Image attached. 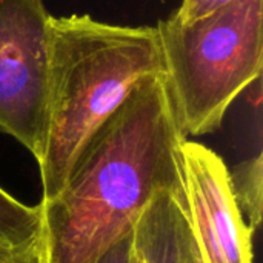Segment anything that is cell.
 Instances as JSON below:
<instances>
[{
    "mask_svg": "<svg viewBox=\"0 0 263 263\" xmlns=\"http://www.w3.org/2000/svg\"><path fill=\"white\" fill-rule=\"evenodd\" d=\"M42 234L40 206H28L0 188V245L20 247Z\"/></svg>",
    "mask_w": 263,
    "mask_h": 263,
    "instance_id": "52a82bcc",
    "label": "cell"
},
{
    "mask_svg": "<svg viewBox=\"0 0 263 263\" xmlns=\"http://www.w3.org/2000/svg\"><path fill=\"white\" fill-rule=\"evenodd\" d=\"M133 247L142 263H202L186 216L185 191L157 194L136 222Z\"/></svg>",
    "mask_w": 263,
    "mask_h": 263,
    "instance_id": "8992f818",
    "label": "cell"
},
{
    "mask_svg": "<svg viewBox=\"0 0 263 263\" xmlns=\"http://www.w3.org/2000/svg\"><path fill=\"white\" fill-rule=\"evenodd\" d=\"M0 263H46L42 234L20 247L0 245Z\"/></svg>",
    "mask_w": 263,
    "mask_h": 263,
    "instance_id": "9c48e42d",
    "label": "cell"
},
{
    "mask_svg": "<svg viewBox=\"0 0 263 263\" xmlns=\"http://www.w3.org/2000/svg\"><path fill=\"white\" fill-rule=\"evenodd\" d=\"M231 0H182L180 6L173 12L179 22H191L205 14L213 12L214 9L227 5Z\"/></svg>",
    "mask_w": 263,
    "mask_h": 263,
    "instance_id": "30bf717a",
    "label": "cell"
},
{
    "mask_svg": "<svg viewBox=\"0 0 263 263\" xmlns=\"http://www.w3.org/2000/svg\"><path fill=\"white\" fill-rule=\"evenodd\" d=\"M133 233L134 230L109 248L96 263H129L133 253Z\"/></svg>",
    "mask_w": 263,
    "mask_h": 263,
    "instance_id": "8fae6325",
    "label": "cell"
},
{
    "mask_svg": "<svg viewBox=\"0 0 263 263\" xmlns=\"http://www.w3.org/2000/svg\"><path fill=\"white\" fill-rule=\"evenodd\" d=\"M180 154L186 216L200 262L254 263V231L237 206L223 159L188 137Z\"/></svg>",
    "mask_w": 263,
    "mask_h": 263,
    "instance_id": "5b68a950",
    "label": "cell"
},
{
    "mask_svg": "<svg viewBox=\"0 0 263 263\" xmlns=\"http://www.w3.org/2000/svg\"><path fill=\"white\" fill-rule=\"evenodd\" d=\"M51 18L43 0H0V131L37 162L49 123Z\"/></svg>",
    "mask_w": 263,
    "mask_h": 263,
    "instance_id": "277c9868",
    "label": "cell"
},
{
    "mask_svg": "<svg viewBox=\"0 0 263 263\" xmlns=\"http://www.w3.org/2000/svg\"><path fill=\"white\" fill-rule=\"evenodd\" d=\"M233 193L237 206L247 222L254 231L262 223L263 211V162L262 154L242 162L234 171H230Z\"/></svg>",
    "mask_w": 263,
    "mask_h": 263,
    "instance_id": "ba28073f",
    "label": "cell"
},
{
    "mask_svg": "<svg viewBox=\"0 0 263 263\" xmlns=\"http://www.w3.org/2000/svg\"><path fill=\"white\" fill-rule=\"evenodd\" d=\"M129 263H142L140 257L137 256V253L134 251V247H133V253H131V259H129Z\"/></svg>",
    "mask_w": 263,
    "mask_h": 263,
    "instance_id": "7c38bea8",
    "label": "cell"
},
{
    "mask_svg": "<svg viewBox=\"0 0 263 263\" xmlns=\"http://www.w3.org/2000/svg\"><path fill=\"white\" fill-rule=\"evenodd\" d=\"M163 72L156 26L51 18L48 136L37 162L42 200L60 193L82 149L146 76Z\"/></svg>",
    "mask_w": 263,
    "mask_h": 263,
    "instance_id": "7a4b0ae2",
    "label": "cell"
},
{
    "mask_svg": "<svg viewBox=\"0 0 263 263\" xmlns=\"http://www.w3.org/2000/svg\"><path fill=\"white\" fill-rule=\"evenodd\" d=\"M183 134L163 72L94 133L57 196L39 203L46 263H96L163 193H183Z\"/></svg>",
    "mask_w": 263,
    "mask_h": 263,
    "instance_id": "6da1fadb",
    "label": "cell"
},
{
    "mask_svg": "<svg viewBox=\"0 0 263 263\" xmlns=\"http://www.w3.org/2000/svg\"><path fill=\"white\" fill-rule=\"evenodd\" d=\"M263 0H231L191 22L156 25L163 74L183 134L217 131L263 69Z\"/></svg>",
    "mask_w": 263,
    "mask_h": 263,
    "instance_id": "3957f363",
    "label": "cell"
}]
</instances>
